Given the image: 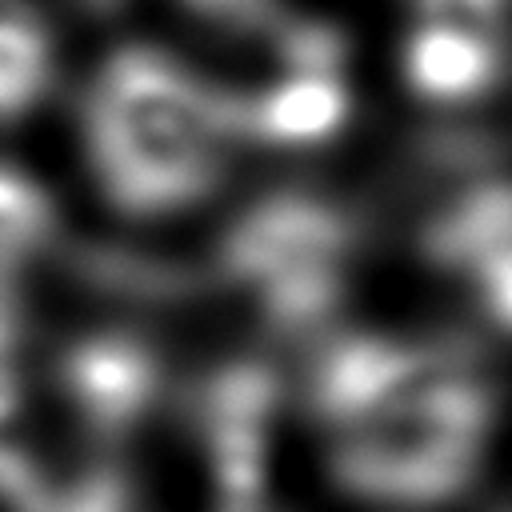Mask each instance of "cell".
I'll return each mask as SVG.
<instances>
[{
	"label": "cell",
	"mask_w": 512,
	"mask_h": 512,
	"mask_svg": "<svg viewBox=\"0 0 512 512\" xmlns=\"http://www.w3.org/2000/svg\"><path fill=\"white\" fill-rule=\"evenodd\" d=\"M440 372V356L424 344L396 336H344L320 352L308 384L312 412L336 428V436L376 420L428 376Z\"/></svg>",
	"instance_id": "4"
},
{
	"label": "cell",
	"mask_w": 512,
	"mask_h": 512,
	"mask_svg": "<svg viewBox=\"0 0 512 512\" xmlns=\"http://www.w3.org/2000/svg\"><path fill=\"white\" fill-rule=\"evenodd\" d=\"M512 248V188H488L460 200L432 232V252L456 268H476L480 260Z\"/></svg>",
	"instance_id": "9"
},
{
	"label": "cell",
	"mask_w": 512,
	"mask_h": 512,
	"mask_svg": "<svg viewBox=\"0 0 512 512\" xmlns=\"http://www.w3.org/2000/svg\"><path fill=\"white\" fill-rule=\"evenodd\" d=\"M224 512H256V508H224Z\"/></svg>",
	"instance_id": "14"
},
{
	"label": "cell",
	"mask_w": 512,
	"mask_h": 512,
	"mask_svg": "<svg viewBox=\"0 0 512 512\" xmlns=\"http://www.w3.org/2000/svg\"><path fill=\"white\" fill-rule=\"evenodd\" d=\"M160 384L156 356L128 336H92L68 352V388L96 428H128Z\"/></svg>",
	"instance_id": "6"
},
{
	"label": "cell",
	"mask_w": 512,
	"mask_h": 512,
	"mask_svg": "<svg viewBox=\"0 0 512 512\" xmlns=\"http://www.w3.org/2000/svg\"><path fill=\"white\" fill-rule=\"evenodd\" d=\"M348 256V220L320 196L280 192L252 204L224 236V264L280 324L332 308Z\"/></svg>",
	"instance_id": "3"
},
{
	"label": "cell",
	"mask_w": 512,
	"mask_h": 512,
	"mask_svg": "<svg viewBox=\"0 0 512 512\" xmlns=\"http://www.w3.org/2000/svg\"><path fill=\"white\" fill-rule=\"evenodd\" d=\"M240 104L152 44L100 60L80 136L100 192L128 216H168L204 200L228 164Z\"/></svg>",
	"instance_id": "1"
},
{
	"label": "cell",
	"mask_w": 512,
	"mask_h": 512,
	"mask_svg": "<svg viewBox=\"0 0 512 512\" xmlns=\"http://www.w3.org/2000/svg\"><path fill=\"white\" fill-rule=\"evenodd\" d=\"M44 512H128V492L116 476H96L80 484L64 504H52Z\"/></svg>",
	"instance_id": "12"
},
{
	"label": "cell",
	"mask_w": 512,
	"mask_h": 512,
	"mask_svg": "<svg viewBox=\"0 0 512 512\" xmlns=\"http://www.w3.org/2000/svg\"><path fill=\"white\" fill-rule=\"evenodd\" d=\"M472 284H476V296L484 304V312L512 332V248L508 252H496L488 260H480L476 268H468Z\"/></svg>",
	"instance_id": "10"
},
{
	"label": "cell",
	"mask_w": 512,
	"mask_h": 512,
	"mask_svg": "<svg viewBox=\"0 0 512 512\" xmlns=\"http://www.w3.org/2000/svg\"><path fill=\"white\" fill-rule=\"evenodd\" d=\"M56 76L48 28L24 8H0V120L32 112Z\"/></svg>",
	"instance_id": "8"
},
{
	"label": "cell",
	"mask_w": 512,
	"mask_h": 512,
	"mask_svg": "<svg viewBox=\"0 0 512 512\" xmlns=\"http://www.w3.org/2000/svg\"><path fill=\"white\" fill-rule=\"evenodd\" d=\"M412 8H416V20L464 24V28L496 32V24L508 16L512 0H412Z\"/></svg>",
	"instance_id": "11"
},
{
	"label": "cell",
	"mask_w": 512,
	"mask_h": 512,
	"mask_svg": "<svg viewBox=\"0 0 512 512\" xmlns=\"http://www.w3.org/2000/svg\"><path fill=\"white\" fill-rule=\"evenodd\" d=\"M192 12L208 16V20H224V24H256L268 16V8L276 0H180Z\"/></svg>",
	"instance_id": "13"
},
{
	"label": "cell",
	"mask_w": 512,
	"mask_h": 512,
	"mask_svg": "<svg viewBox=\"0 0 512 512\" xmlns=\"http://www.w3.org/2000/svg\"><path fill=\"white\" fill-rule=\"evenodd\" d=\"M348 88L340 72L288 68L276 84L240 104V132L268 144H320L348 120Z\"/></svg>",
	"instance_id": "7"
},
{
	"label": "cell",
	"mask_w": 512,
	"mask_h": 512,
	"mask_svg": "<svg viewBox=\"0 0 512 512\" xmlns=\"http://www.w3.org/2000/svg\"><path fill=\"white\" fill-rule=\"evenodd\" d=\"M496 404L484 380L440 368L376 420L336 436L332 476L344 492L388 508H436L480 472Z\"/></svg>",
	"instance_id": "2"
},
{
	"label": "cell",
	"mask_w": 512,
	"mask_h": 512,
	"mask_svg": "<svg viewBox=\"0 0 512 512\" xmlns=\"http://www.w3.org/2000/svg\"><path fill=\"white\" fill-rule=\"evenodd\" d=\"M404 84L428 104L480 100L504 72V48L496 32L416 20L400 48Z\"/></svg>",
	"instance_id": "5"
}]
</instances>
